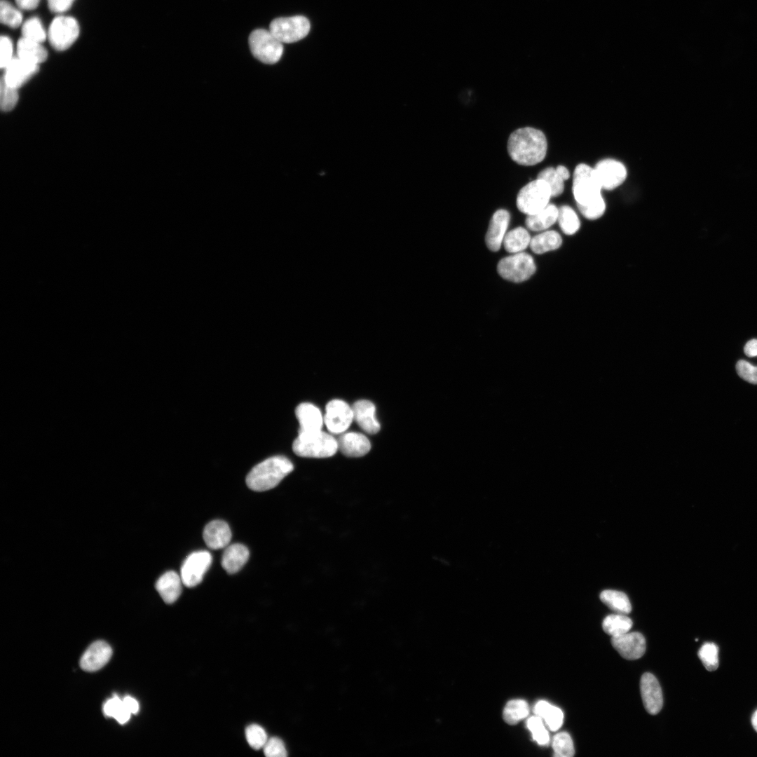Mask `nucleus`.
<instances>
[{
    "instance_id": "a211bd4d",
    "label": "nucleus",
    "mask_w": 757,
    "mask_h": 757,
    "mask_svg": "<svg viewBox=\"0 0 757 757\" xmlns=\"http://www.w3.org/2000/svg\"><path fill=\"white\" fill-rule=\"evenodd\" d=\"M295 414L300 426L299 434L321 430L324 417L320 410L314 404L308 402L301 403L296 408Z\"/></svg>"
},
{
    "instance_id": "c756f323",
    "label": "nucleus",
    "mask_w": 757,
    "mask_h": 757,
    "mask_svg": "<svg viewBox=\"0 0 757 757\" xmlns=\"http://www.w3.org/2000/svg\"><path fill=\"white\" fill-rule=\"evenodd\" d=\"M632 626V620L624 614H611L602 623L603 631L611 636L627 633Z\"/></svg>"
},
{
    "instance_id": "2f4dec72",
    "label": "nucleus",
    "mask_w": 757,
    "mask_h": 757,
    "mask_svg": "<svg viewBox=\"0 0 757 757\" xmlns=\"http://www.w3.org/2000/svg\"><path fill=\"white\" fill-rule=\"evenodd\" d=\"M103 711L106 716L115 718L120 724L128 722L132 714L127 709L123 700L116 695L106 701L103 706Z\"/></svg>"
},
{
    "instance_id": "0eeeda50",
    "label": "nucleus",
    "mask_w": 757,
    "mask_h": 757,
    "mask_svg": "<svg viewBox=\"0 0 757 757\" xmlns=\"http://www.w3.org/2000/svg\"><path fill=\"white\" fill-rule=\"evenodd\" d=\"M536 270L533 257L523 252L504 257L497 266L498 274L503 278L514 282L527 280L534 274Z\"/></svg>"
},
{
    "instance_id": "c03bdc74",
    "label": "nucleus",
    "mask_w": 757,
    "mask_h": 757,
    "mask_svg": "<svg viewBox=\"0 0 757 757\" xmlns=\"http://www.w3.org/2000/svg\"><path fill=\"white\" fill-rule=\"evenodd\" d=\"M738 375L744 380L757 384V367L745 360H739L736 364Z\"/></svg>"
},
{
    "instance_id": "4c0bfd02",
    "label": "nucleus",
    "mask_w": 757,
    "mask_h": 757,
    "mask_svg": "<svg viewBox=\"0 0 757 757\" xmlns=\"http://www.w3.org/2000/svg\"><path fill=\"white\" fill-rule=\"evenodd\" d=\"M698 656L708 671H715L718 667V648L714 643H706L700 649Z\"/></svg>"
},
{
    "instance_id": "423d86ee",
    "label": "nucleus",
    "mask_w": 757,
    "mask_h": 757,
    "mask_svg": "<svg viewBox=\"0 0 757 757\" xmlns=\"http://www.w3.org/2000/svg\"><path fill=\"white\" fill-rule=\"evenodd\" d=\"M249 46L254 57L265 64L276 63L283 53L282 43L269 30L263 29H255L250 34Z\"/></svg>"
},
{
    "instance_id": "c85d7f7f",
    "label": "nucleus",
    "mask_w": 757,
    "mask_h": 757,
    "mask_svg": "<svg viewBox=\"0 0 757 757\" xmlns=\"http://www.w3.org/2000/svg\"><path fill=\"white\" fill-rule=\"evenodd\" d=\"M601 601L616 613L628 614L632 610L629 598L622 592L606 589L600 594Z\"/></svg>"
},
{
    "instance_id": "49530a36",
    "label": "nucleus",
    "mask_w": 757,
    "mask_h": 757,
    "mask_svg": "<svg viewBox=\"0 0 757 757\" xmlns=\"http://www.w3.org/2000/svg\"><path fill=\"white\" fill-rule=\"evenodd\" d=\"M74 0H47L49 9L53 13H62L68 10Z\"/></svg>"
},
{
    "instance_id": "393cba45",
    "label": "nucleus",
    "mask_w": 757,
    "mask_h": 757,
    "mask_svg": "<svg viewBox=\"0 0 757 757\" xmlns=\"http://www.w3.org/2000/svg\"><path fill=\"white\" fill-rule=\"evenodd\" d=\"M18 57L27 62L39 65L44 62L48 53L41 43L24 37L19 39L17 45Z\"/></svg>"
},
{
    "instance_id": "b1692460",
    "label": "nucleus",
    "mask_w": 757,
    "mask_h": 757,
    "mask_svg": "<svg viewBox=\"0 0 757 757\" xmlns=\"http://www.w3.org/2000/svg\"><path fill=\"white\" fill-rule=\"evenodd\" d=\"M559 208L554 204L549 203L539 212L527 215L525 224L533 231L547 230L557 221Z\"/></svg>"
},
{
    "instance_id": "a18cd8bd",
    "label": "nucleus",
    "mask_w": 757,
    "mask_h": 757,
    "mask_svg": "<svg viewBox=\"0 0 757 757\" xmlns=\"http://www.w3.org/2000/svg\"><path fill=\"white\" fill-rule=\"evenodd\" d=\"M0 64L5 69L14 58L13 57V43L11 39L6 36H1L0 39Z\"/></svg>"
},
{
    "instance_id": "5701e85b",
    "label": "nucleus",
    "mask_w": 757,
    "mask_h": 757,
    "mask_svg": "<svg viewBox=\"0 0 757 757\" xmlns=\"http://www.w3.org/2000/svg\"><path fill=\"white\" fill-rule=\"evenodd\" d=\"M250 557L249 550L240 543L229 545L221 557V566L229 573L233 574L239 571L247 563Z\"/></svg>"
},
{
    "instance_id": "e433bc0d",
    "label": "nucleus",
    "mask_w": 757,
    "mask_h": 757,
    "mask_svg": "<svg viewBox=\"0 0 757 757\" xmlns=\"http://www.w3.org/2000/svg\"><path fill=\"white\" fill-rule=\"evenodd\" d=\"M0 20L5 25L16 28L22 23V15L20 11L8 1L1 0L0 4Z\"/></svg>"
},
{
    "instance_id": "f8f14e48",
    "label": "nucleus",
    "mask_w": 757,
    "mask_h": 757,
    "mask_svg": "<svg viewBox=\"0 0 757 757\" xmlns=\"http://www.w3.org/2000/svg\"><path fill=\"white\" fill-rule=\"evenodd\" d=\"M594 170L602 189L606 190L618 187L625 182L627 175L625 166L611 158L600 161Z\"/></svg>"
},
{
    "instance_id": "473e14b6",
    "label": "nucleus",
    "mask_w": 757,
    "mask_h": 757,
    "mask_svg": "<svg viewBox=\"0 0 757 757\" xmlns=\"http://www.w3.org/2000/svg\"><path fill=\"white\" fill-rule=\"evenodd\" d=\"M529 714L528 703L523 700L509 701L503 711V718L506 723L514 725L526 717Z\"/></svg>"
},
{
    "instance_id": "f3484780",
    "label": "nucleus",
    "mask_w": 757,
    "mask_h": 757,
    "mask_svg": "<svg viewBox=\"0 0 757 757\" xmlns=\"http://www.w3.org/2000/svg\"><path fill=\"white\" fill-rule=\"evenodd\" d=\"M510 219V213L504 209L498 210L493 214L485 237L486 246L491 251L496 252L500 248Z\"/></svg>"
},
{
    "instance_id": "a878e982",
    "label": "nucleus",
    "mask_w": 757,
    "mask_h": 757,
    "mask_svg": "<svg viewBox=\"0 0 757 757\" xmlns=\"http://www.w3.org/2000/svg\"><path fill=\"white\" fill-rule=\"evenodd\" d=\"M534 713L545 721L552 731L557 730L562 725L564 720L562 711L547 701L538 702L534 707Z\"/></svg>"
},
{
    "instance_id": "3c124183",
    "label": "nucleus",
    "mask_w": 757,
    "mask_h": 757,
    "mask_svg": "<svg viewBox=\"0 0 757 757\" xmlns=\"http://www.w3.org/2000/svg\"><path fill=\"white\" fill-rule=\"evenodd\" d=\"M555 168L557 172L564 181L568 179V178L570 177V172L566 167L563 165H558Z\"/></svg>"
},
{
    "instance_id": "603ef678",
    "label": "nucleus",
    "mask_w": 757,
    "mask_h": 757,
    "mask_svg": "<svg viewBox=\"0 0 757 757\" xmlns=\"http://www.w3.org/2000/svg\"><path fill=\"white\" fill-rule=\"evenodd\" d=\"M751 723L754 730L757 732V710L752 716Z\"/></svg>"
},
{
    "instance_id": "de8ad7c7",
    "label": "nucleus",
    "mask_w": 757,
    "mask_h": 757,
    "mask_svg": "<svg viewBox=\"0 0 757 757\" xmlns=\"http://www.w3.org/2000/svg\"><path fill=\"white\" fill-rule=\"evenodd\" d=\"M123 700L127 709L130 711L131 714H137V712L139 711V706L137 701L135 698L130 696H125L123 699Z\"/></svg>"
},
{
    "instance_id": "f03ea898",
    "label": "nucleus",
    "mask_w": 757,
    "mask_h": 757,
    "mask_svg": "<svg viewBox=\"0 0 757 757\" xmlns=\"http://www.w3.org/2000/svg\"><path fill=\"white\" fill-rule=\"evenodd\" d=\"M293 469L292 463L287 457L272 456L250 471L246 477V484L252 491H265L275 487Z\"/></svg>"
},
{
    "instance_id": "8fccbe9b",
    "label": "nucleus",
    "mask_w": 757,
    "mask_h": 757,
    "mask_svg": "<svg viewBox=\"0 0 757 757\" xmlns=\"http://www.w3.org/2000/svg\"><path fill=\"white\" fill-rule=\"evenodd\" d=\"M744 350L748 357L757 356V339L749 341L746 343Z\"/></svg>"
},
{
    "instance_id": "58836bf2",
    "label": "nucleus",
    "mask_w": 757,
    "mask_h": 757,
    "mask_svg": "<svg viewBox=\"0 0 757 757\" xmlns=\"http://www.w3.org/2000/svg\"><path fill=\"white\" fill-rule=\"evenodd\" d=\"M527 728L531 732L533 739L540 745H546L550 742V736L545 729L543 719L538 716H531L527 720Z\"/></svg>"
},
{
    "instance_id": "2eb2a0df",
    "label": "nucleus",
    "mask_w": 757,
    "mask_h": 757,
    "mask_svg": "<svg viewBox=\"0 0 757 757\" xmlns=\"http://www.w3.org/2000/svg\"><path fill=\"white\" fill-rule=\"evenodd\" d=\"M111 655L110 646L104 641H97L86 649L81 658L80 666L86 671H95L102 668Z\"/></svg>"
},
{
    "instance_id": "412c9836",
    "label": "nucleus",
    "mask_w": 757,
    "mask_h": 757,
    "mask_svg": "<svg viewBox=\"0 0 757 757\" xmlns=\"http://www.w3.org/2000/svg\"><path fill=\"white\" fill-rule=\"evenodd\" d=\"M338 449L348 457H361L367 454L371 444L368 438L356 432H343L337 440Z\"/></svg>"
},
{
    "instance_id": "aec40b11",
    "label": "nucleus",
    "mask_w": 757,
    "mask_h": 757,
    "mask_svg": "<svg viewBox=\"0 0 757 757\" xmlns=\"http://www.w3.org/2000/svg\"><path fill=\"white\" fill-rule=\"evenodd\" d=\"M353 420L366 432L376 434L381 428L380 423L375 416L374 404L366 400L355 402L353 406Z\"/></svg>"
},
{
    "instance_id": "20e7f679",
    "label": "nucleus",
    "mask_w": 757,
    "mask_h": 757,
    "mask_svg": "<svg viewBox=\"0 0 757 757\" xmlns=\"http://www.w3.org/2000/svg\"><path fill=\"white\" fill-rule=\"evenodd\" d=\"M572 189L578 206L589 205L602 198L603 189L594 168L585 163L578 165L574 170Z\"/></svg>"
},
{
    "instance_id": "39448f33",
    "label": "nucleus",
    "mask_w": 757,
    "mask_h": 757,
    "mask_svg": "<svg viewBox=\"0 0 757 757\" xmlns=\"http://www.w3.org/2000/svg\"><path fill=\"white\" fill-rule=\"evenodd\" d=\"M552 197L547 184L537 179L524 186L517 196L519 210L526 215L535 214L545 207Z\"/></svg>"
},
{
    "instance_id": "1a4fd4ad",
    "label": "nucleus",
    "mask_w": 757,
    "mask_h": 757,
    "mask_svg": "<svg viewBox=\"0 0 757 757\" xmlns=\"http://www.w3.org/2000/svg\"><path fill=\"white\" fill-rule=\"evenodd\" d=\"M47 34L50 45L55 50H64L76 40L79 26L74 18L60 15L53 19Z\"/></svg>"
},
{
    "instance_id": "ea45409f",
    "label": "nucleus",
    "mask_w": 757,
    "mask_h": 757,
    "mask_svg": "<svg viewBox=\"0 0 757 757\" xmlns=\"http://www.w3.org/2000/svg\"><path fill=\"white\" fill-rule=\"evenodd\" d=\"M0 100L1 109L5 111H11L15 107L18 100V88L8 85L1 79Z\"/></svg>"
},
{
    "instance_id": "a19ab883",
    "label": "nucleus",
    "mask_w": 757,
    "mask_h": 757,
    "mask_svg": "<svg viewBox=\"0 0 757 757\" xmlns=\"http://www.w3.org/2000/svg\"><path fill=\"white\" fill-rule=\"evenodd\" d=\"M245 737L250 746L254 749L264 747L268 740L264 729L257 724H252L247 727Z\"/></svg>"
},
{
    "instance_id": "79ce46f5",
    "label": "nucleus",
    "mask_w": 757,
    "mask_h": 757,
    "mask_svg": "<svg viewBox=\"0 0 757 757\" xmlns=\"http://www.w3.org/2000/svg\"><path fill=\"white\" fill-rule=\"evenodd\" d=\"M578 207L581 214L586 219L592 220L601 217L606 210V203L603 197L589 205Z\"/></svg>"
},
{
    "instance_id": "4468645a",
    "label": "nucleus",
    "mask_w": 757,
    "mask_h": 757,
    "mask_svg": "<svg viewBox=\"0 0 757 757\" xmlns=\"http://www.w3.org/2000/svg\"><path fill=\"white\" fill-rule=\"evenodd\" d=\"M640 688L646 711L652 715L658 714L663 705V697L657 679L650 673L643 674L641 678Z\"/></svg>"
},
{
    "instance_id": "7ed1b4c3",
    "label": "nucleus",
    "mask_w": 757,
    "mask_h": 757,
    "mask_svg": "<svg viewBox=\"0 0 757 757\" xmlns=\"http://www.w3.org/2000/svg\"><path fill=\"white\" fill-rule=\"evenodd\" d=\"M292 449L301 457L327 458L335 454L338 442L330 434L319 430L299 434L293 442Z\"/></svg>"
},
{
    "instance_id": "6ab92c4d",
    "label": "nucleus",
    "mask_w": 757,
    "mask_h": 757,
    "mask_svg": "<svg viewBox=\"0 0 757 757\" xmlns=\"http://www.w3.org/2000/svg\"><path fill=\"white\" fill-rule=\"evenodd\" d=\"M206 545L212 550L226 547L231 539V531L228 524L222 520H213L204 528L203 533Z\"/></svg>"
},
{
    "instance_id": "7c9ffc66",
    "label": "nucleus",
    "mask_w": 757,
    "mask_h": 757,
    "mask_svg": "<svg viewBox=\"0 0 757 757\" xmlns=\"http://www.w3.org/2000/svg\"><path fill=\"white\" fill-rule=\"evenodd\" d=\"M557 221L561 231L566 235H574L580 229V219L574 210L568 205H562L559 208Z\"/></svg>"
},
{
    "instance_id": "9d476101",
    "label": "nucleus",
    "mask_w": 757,
    "mask_h": 757,
    "mask_svg": "<svg viewBox=\"0 0 757 757\" xmlns=\"http://www.w3.org/2000/svg\"><path fill=\"white\" fill-rule=\"evenodd\" d=\"M212 560L211 554L205 550L190 554L181 568L180 576L183 584L187 587H193L198 585L210 568Z\"/></svg>"
},
{
    "instance_id": "ddd939ff",
    "label": "nucleus",
    "mask_w": 757,
    "mask_h": 757,
    "mask_svg": "<svg viewBox=\"0 0 757 757\" xmlns=\"http://www.w3.org/2000/svg\"><path fill=\"white\" fill-rule=\"evenodd\" d=\"M611 643L619 654L627 660L640 658L646 650V640L639 632H627L611 637Z\"/></svg>"
},
{
    "instance_id": "4be33fe9",
    "label": "nucleus",
    "mask_w": 757,
    "mask_h": 757,
    "mask_svg": "<svg viewBox=\"0 0 757 757\" xmlns=\"http://www.w3.org/2000/svg\"><path fill=\"white\" fill-rule=\"evenodd\" d=\"M182 580L175 571L163 573L156 582V589L166 603H174L182 593Z\"/></svg>"
},
{
    "instance_id": "f257e3e1",
    "label": "nucleus",
    "mask_w": 757,
    "mask_h": 757,
    "mask_svg": "<svg viewBox=\"0 0 757 757\" xmlns=\"http://www.w3.org/2000/svg\"><path fill=\"white\" fill-rule=\"evenodd\" d=\"M547 141L540 130L524 127L515 130L509 136L507 151L511 159L524 166L536 165L544 160Z\"/></svg>"
},
{
    "instance_id": "9b49d317",
    "label": "nucleus",
    "mask_w": 757,
    "mask_h": 757,
    "mask_svg": "<svg viewBox=\"0 0 757 757\" xmlns=\"http://www.w3.org/2000/svg\"><path fill=\"white\" fill-rule=\"evenodd\" d=\"M325 411L324 423L331 433H343L353 421L352 407L341 400L329 402Z\"/></svg>"
},
{
    "instance_id": "bb28decb",
    "label": "nucleus",
    "mask_w": 757,
    "mask_h": 757,
    "mask_svg": "<svg viewBox=\"0 0 757 757\" xmlns=\"http://www.w3.org/2000/svg\"><path fill=\"white\" fill-rule=\"evenodd\" d=\"M562 244V238L554 231H546L536 235L531 240L530 248L536 254H543L558 249Z\"/></svg>"
},
{
    "instance_id": "6e6552de",
    "label": "nucleus",
    "mask_w": 757,
    "mask_h": 757,
    "mask_svg": "<svg viewBox=\"0 0 757 757\" xmlns=\"http://www.w3.org/2000/svg\"><path fill=\"white\" fill-rule=\"evenodd\" d=\"M310 28L309 20L302 15L275 18L269 25L271 33L282 43H294L304 39Z\"/></svg>"
},
{
    "instance_id": "c9c22d12",
    "label": "nucleus",
    "mask_w": 757,
    "mask_h": 757,
    "mask_svg": "<svg viewBox=\"0 0 757 757\" xmlns=\"http://www.w3.org/2000/svg\"><path fill=\"white\" fill-rule=\"evenodd\" d=\"M554 756L571 757L575 753L573 740L568 733L561 732L555 735L552 740Z\"/></svg>"
},
{
    "instance_id": "09e8293b",
    "label": "nucleus",
    "mask_w": 757,
    "mask_h": 757,
    "mask_svg": "<svg viewBox=\"0 0 757 757\" xmlns=\"http://www.w3.org/2000/svg\"><path fill=\"white\" fill-rule=\"evenodd\" d=\"M19 8L24 10H32L36 8L41 0H15Z\"/></svg>"
},
{
    "instance_id": "cd10ccee",
    "label": "nucleus",
    "mask_w": 757,
    "mask_h": 757,
    "mask_svg": "<svg viewBox=\"0 0 757 757\" xmlns=\"http://www.w3.org/2000/svg\"><path fill=\"white\" fill-rule=\"evenodd\" d=\"M528 231L523 227H517L506 233L503 244L510 253H518L526 249L531 243Z\"/></svg>"
},
{
    "instance_id": "f704fd0d",
    "label": "nucleus",
    "mask_w": 757,
    "mask_h": 757,
    "mask_svg": "<svg viewBox=\"0 0 757 757\" xmlns=\"http://www.w3.org/2000/svg\"><path fill=\"white\" fill-rule=\"evenodd\" d=\"M22 37L42 43L48 37L41 20L37 18H31L26 20L22 26Z\"/></svg>"
},
{
    "instance_id": "37998d69",
    "label": "nucleus",
    "mask_w": 757,
    "mask_h": 757,
    "mask_svg": "<svg viewBox=\"0 0 757 757\" xmlns=\"http://www.w3.org/2000/svg\"><path fill=\"white\" fill-rule=\"evenodd\" d=\"M264 752L267 757H285L287 751L283 742L278 737H271L264 746Z\"/></svg>"
},
{
    "instance_id": "72a5a7b5",
    "label": "nucleus",
    "mask_w": 757,
    "mask_h": 757,
    "mask_svg": "<svg viewBox=\"0 0 757 757\" xmlns=\"http://www.w3.org/2000/svg\"><path fill=\"white\" fill-rule=\"evenodd\" d=\"M537 179L545 181L549 186L552 197L561 195L564 189V180L556 170V168L548 167L541 170L537 175Z\"/></svg>"
},
{
    "instance_id": "dca6fc26",
    "label": "nucleus",
    "mask_w": 757,
    "mask_h": 757,
    "mask_svg": "<svg viewBox=\"0 0 757 757\" xmlns=\"http://www.w3.org/2000/svg\"><path fill=\"white\" fill-rule=\"evenodd\" d=\"M2 79L8 85L19 88L39 69V65L14 57L4 69Z\"/></svg>"
}]
</instances>
